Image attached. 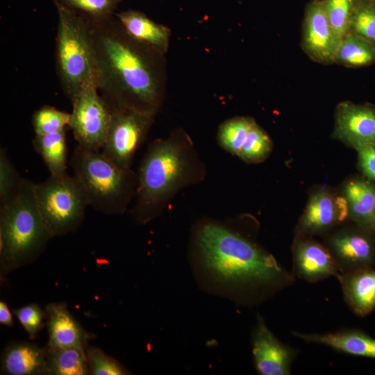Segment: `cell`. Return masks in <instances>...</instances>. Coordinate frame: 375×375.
<instances>
[{"label": "cell", "instance_id": "1", "mask_svg": "<svg viewBox=\"0 0 375 375\" xmlns=\"http://www.w3.org/2000/svg\"><path fill=\"white\" fill-rule=\"evenodd\" d=\"M88 21L97 87L108 106L156 113L163 89L162 55L131 38L112 17Z\"/></svg>", "mask_w": 375, "mask_h": 375}, {"label": "cell", "instance_id": "2", "mask_svg": "<svg viewBox=\"0 0 375 375\" xmlns=\"http://www.w3.org/2000/svg\"><path fill=\"white\" fill-rule=\"evenodd\" d=\"M201 267L215 282L242 292L276 290L293 276L271 255L222 226L204 225L198 234Z\"/></svg>", "mask_w": 375, "mask_h": 375}, {"label": "cell", "instance_id": "3", "mask_svg": "<svg viewBox=\"0 0 375 375\" xmlns=\"http://www.w3.org/2000/svg\"><path fill=\"white\" fill-rule=\"evenodd\" d=\"M34 185L23 178L17 196L0 206V274L34 261L53 237L43 220Z\"/></svg>", "mask_w": 375, "mask_h": 375}, {"label": "cell", "instance_id": "4", "mask_svg": "<svg viewBox=\"0 0 375 375\" xmlns=\"http://www.w3.org/2000/svg\"><path fill=\"white\" fill-rule=\"evenodd\" d=\"M56 66L63 92L72 103L87 85H97L90 24L84 16L58 2Z\"/></svg>", "mask_w": 375, "mask_h": 375}, {"label": "cell", "instance_id": "5", "mask_svg": "<svg viewBox=\"0 0 375 375\" xmlns=\"http://www.w3.org/2000/svg\"><path fill=\"white\" fill-rule=\"evenodd\" d=\"M89 206L110 215L122 212L130 193L131 172L108 160L100 151L77 146L70 162Z\"/></svg>", "mask_w": 375, "mask_h": 375}, {"label": "cell", "instance_id": "6", "mask_svg": "<svg viewBox=\"0 0 375 375\" xmlns=\"http://www.w3.org/2000/svg\"><path fill=\"white\" fill-rule=\"evenodd\" d=\"M34 189L42 217L53 238L73 232L81 224L89 203L74 176L51 175L45 181L35 183Z\"/></svg>", "mask_w": 375, "mask_h": 375}, {"label": "cell", "instance_id": "7", "mask_svg": "<svg viewBox=\"0 0 375 375\" xmlns=\"http://www.w3.org/2000/svg\"><path fill=\"white\" fill-rule=\"evenodd\" d=\"M183 170L184 160L178 145L169 141L153 144L139 171L137 213L141 222L151 217L153 207L175 186Z\"/></svg>", "mask_w": 375, "mask_h": 375}, {"label": "cell", "instance_id": "8", "mask_svg": "<svg viewBox=\"0 0 375 375\" xmlns=\"http://www.w3.org/2000/svg\"><path fill=\"white\" fill-rule=\"evenodd\" d=\"M94 83L85 86L72 103L69 126L78 145L100 151L106 140L112 119V110Z\"/></svg>", "mask_w": 375, "mask_h": 375}, {"label": "cell", "instance_id": "9", "mask_svg": "<svg viewBox=\"0 0 375 375\" xmlns=\"http://www.w3.org/2000/svg\"><path fill=\"white\" fill-rule=\"evenodd\" d=\"M101 153L124 169H129L135 151L142 144L155 112L134 108H114Z\"/></svg>", "mask_w": 375, "mask_h": 375}, {"label": "cell", "instance_id": "10", "mask_svg": "<svg viewBox=\"0 0 375 375\" xmlns=\"http://www.w3.org/2000/svg\"><path fill=\"white\" fill-rule=\"evenodd\" d=\"M342 39L331 26L323 0H312L306 6L302 24L301 46L315 62L333 64Z\"/></svg>", "mask_w": 375, "mask_h": 375}, {"label": "cell", "instance_id": "11", "mask_svg": "<svg viewBox=\"0 0 375 375\" xmlns=\"http://www.w3.org/2000/svg\"><path fill=\"white\" fill-rule=\"evenodd\" d=\"M333 135L356 150L375 144V108L351 101L340 103L335 110Z\"/></svg>", "mask_w": 375, "mask_h": 375}, {"label": "cell", "instance_id": "12", "mask_svg": "<svg viewBox=\"0 0 375 375\" xmlns=\"http://www.w3.org/2000/svg\"><path fill=\"white\" fill-rule=\"evenodd\" d=\"M329 246L341 273L371 267L375 262V243L370 233L360 228L335 233Z\"/></svg>", "mask_w": 375, "mask_h": 375}, {"label": "cell", "instance_id": "13", "mask_svg": "<svg viewBox=\"0 0 375 375\" xmlns=\"http://www.w3.org/2000/svg\"><path fill=\"white\" fill-rule=\"evenodd\" d=\"M252 351L256 367L262 375H288L295 356L294 349L281 343L258 317L253 334Z\"/></svg>", "mask_w": 375, "mask_h": 375}, {"label": "cell", "instance_id": "14", "mask_svg": "<svg viewBox=\"0 0 375 375\" xmlns=\"http://www.w3.org/2000/svg\"><path fill=\"white\" fill-rule=\"evenodd\" d=\"M294 274L314 283L330 276L338 277L341 271L331 251L316 241L297 240L293 248Z\"/></svg>", "mask_w": 375, "mask_h": 375}, {"label": "cell", "instance_id": "15", "mask_svg": "<svg viewBox=\"0 0 375 375\" xmlns=\"http://www.w3.org/2000/svg\"><path fill=\"white\" fill-rule=\"evenodd\" d=\"M45 312L48 347L86 349L90 335L69 312L65 303H51L47 306Z\"/></svg>", "mask_w": 375, "mask_h": 375}, {"label": "cell", "instance_id": "16", "mask_svg": "<svg viewBox=\"0 0 375 375\" xmlns=\"http://www.w3.org/2000/svg\"><path fill=\"white\" fill-rule=\"evenodd\" d=\"M343 197L348 217L362 230L375 232V183L367 178L351 179L344 185Z\"/></svg>", "mask_w": 375, "mask_h": 375}, {"label": "cell", "instance_id": "17", "mask_svg": "<svg viewBox=\"0 0 375 375\" xmlns=\"http://www.w3.org/2000/svg\"><path fill=\"white\" fill-rule=\"evenodd\" d=\"M337 278L346 302L356 314L364 316L375 308V269H359Z\"/></svg>", "mask_w": 375, "mask_h": 375}, {"label": "cell", "instance_id": "18", "mask_svg": "<svg viewBox=\"0 0 375 375\" xmlns=\"http://www.w3.org/2000/svg\"><path fill=\"white\" fill-rule=\"evenodd\" d=\"M116 17L131 38L162 55L167 52L170 38V30L167 27L136 10L124 11L116 14Z\"/></svg>", "mask_w": 375, "mask_h": 375}, {"label": "cell", "instance_id": "19", "mask_svg": "<svg viewBox=\"0 0 375 375\" xmlns=\"http://www.w3.org/2000/svg\"><path fill=\"white\" fill-rule=\"evenodd\" d=\"M1 370L10 375L47 374L46 349L26 342L10 344L3 352Z\"/></svg>", "mask_w": 375, "mask_h": 375}, {"label": "cell", "instance_id": "20", "mask_svg": "<svg viewBox=\"0 0 375 375\" xmlns=\"http://www.w3.org/2000/svg\"><path fill=\"white\" fill-rule=\"evenodd\" d=\"M292 333L307 342L326 345L353 356L375 358V339L358 331L347 330L325 334L295 331Z\"/></svg>", "mask_w": 375, "mask_h": 375}, {"label": "cell", "instance_id": "21", "mask_svg": "<svg viewBox=\"0 0 375 375\" xmlns=\"http://www.w3.org/2000/svg\"><path fill=\"white\" fill-rule=\"evenodd\" d=\"M338 206L333 196L321 190L310 198L299 221L300 229L306 233H319L342 222Z\"/></svg>", "mask_w": 375, "mask_h": 375}, {"label": "cell", "instance_id": "22", "mask_svg": "<svg viewBox=\"0 0 375 375\" xmlns=\"http://www.w3.org/2000/svg\"><path fill=\"white\" fill-rule=\"evenodd\" d=\"M35 150L40 154L51 176L66 174L67 146L65 129L56 133L35 135Z\"/></svg>", "mask_w": 375, "mask_h": 375}, {"label": "cell", "instance_id": "23", "mask_svg": "<svg viewBox=\"0 0 375 375\" xmlns=\"http://www.w3.org/2000/svg\"><path fill=\"white\" fill-rule=\"evenodd\" d=\"M375 62V44L349 32L341 40L333 63L347 67H365Z\"/></svg>", "mask_w": 375, "mask_h": 375}, {"label": "cell", "instance_id": "24", "mask_svg": "<svg viewBox=\"0 0 375 375\" xmlns=\"http://www.w3.org/2000/svg\"><path fill=\"white\" fill-rule=\"evenodd\" d=\"M47 374L85 375L89 374L85 350L53 348L47 346Z\"/></svg>", "mask_w": 375, "mask_h": 375}, {"label": "cell", "instance_id": "25", "mask_svg": "<svg viewBox=\"0 0 375 375\" xmlns=\"http://www.w3.org/2000/svg\"><path fill=\"white\" fill-rule=\"evenodd\" d=\"M255 123L249 117H235L225 122L218 133L220 144L231 153L239 156L247 135Z\"/></svg>", "mask_w": 375, "mask_h": 375}, {"label": "cell", "instance_id": "26", "mask_svg": "<svg viewBox=\"0 0 375 375\" xmlns=\"http://www.w3.org/2000/svg\"><path fill=\"white\" fill-rule=\"evenodd\" d=\"M358 1L359 0H323L328 20L341 39L350 32L352 16Z\"/></svg>", "mask_w": 375, "mask_h": 375}, {"label": "cell", "instance_id": "27", "mask_svg": "<svg viewBox=\"0 0 375 375\" xmlns=\"http://www.w3.org/2000/svg\"><path fill=\"white\" fill-rule=\"evenodd\" d=\"M71 114L50 106L36 110L32 117L35 135H47L60 132L69 126Z\"/></svg>", "mask_w": 375, "mask_h": 375}, {"label": "cell", "instance_id": "28", "mask_svg": "<svg viewBox=\"0 0 375 375\" xmlns=\"http://www.w3.org/2000/svg\"><path fill=\"white\" fill-rule=\"evenodd\" d=\"M84 16L91 21L112 17L120 0H52Z\"/></svg>", "mask_w": 375, "mask_h": 375}, {"label": "cell", "instance_id": "29", "mask_svg": "<svg viewBox=\"0 0 375 375\" xmlns=\"http://www.w3.org/2000/svg\"><path fill=\"white\" fill-rule=\"evenodd\" d=\"M350 32L375 44V0H359L352 16Z\"/></svg>", "mask_w": 375, "mask_h": 375}, {"label": "cell", "instance_id": "30", "mask_svg": "<svg viewBox=\"0 0 375 375\" xmlns=\"http://www.w3.org/2000/svg\"><path fill=\"white\" fill-rule=\"evenodd\" d=\"M21 178L10 161L6 150H0V206L10 202L18 194Z\"/></svg>", "mask_w": 375, "mask_h": 375}, {"label": "cell", "instance_id": "31", "mask_svg": "<svg viewBox=\"0 0 375 375\" xmlns=\"http://www.w3.org/2000/svg\"><path fill=\"white\" fill-rule=\"evenodd\" d=\"M271 149L269 137L255 123L247 135L239 156L248 162H260L267 157Z\"/></svg>", "mask_w": 375, "mask_h": 375}, {"label": "cell", "instance_id": "32", "mask_svg": "<svg viewBox=\"0 0 375 375\" xmlns=\"http://www.w3.org/2000/svg\"><path fill=\"white\" fill-rule=\"evenodd\" d=\"M88 371L92 375H123L126 369L115 359L106 354L97 347L85 349Z\"/></svg>", "mask_w": 375, "mask_h": 375}, {"label": "cell", "instance_id": "33", "mask_svg": "<svg viewBox=\"0 0 375 375\" xmlns=\"http://www.w3.org/2000/svg\"><path fill=\"white\" fill-rule=\"evenodd\" d=\"M13 312L28 333L29 338L35 339L44 326L46 312H44L38 304L31 303L13 310Z\"/></svg>", "mask_w": 375, "mask_h": 375}, {"label": "cell", "instance_id": "34", "mask_svg": "<svg viewBox=\"0 0 375 375\" xmlns=\"http://www.w3.org/2000/svg\"><path fill=\"white\" fill-rule=\"evenodd\" d=\"M356 151L361 172L367 179L375 183V144L365 145Z\"/></svg>", "mask_w": 375, "mask_h": 375}, {"label": "cell", "instance_id": "35", "mask_svg": "<svg viewBox=\"0 0 375 375\" xmlns=\"http://www.w3.org/2000/svg\"><path fill=\"white\" fill-rule=\"evenodd\" d=\"M0 323L6 326H13L12 315L7 304L3 301L0 302Z\"/></svg>", "mask_w": 375, "mask_h": 375}]
</instances>
